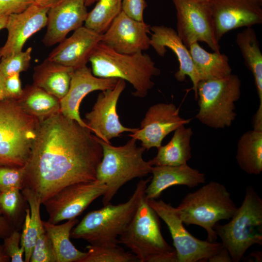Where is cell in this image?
Returning a JSON list of instances; mask_svg holds the SVG:
<instances>
[{
	"instance_id": "bcb514c9",
	"label": "cell",
	"mask_w": 262,
	"mask_h": 262,
	"mask_svg": "<svg viewBox=\"0 0 262 262\" xmlns=\"http://www.w3.org/2000/svg\"><path fill=\"white\" fill-rule=\"evenodd\" d=\"M8 16L0 15V30L5 28Z\"/></svg>"
},
{
	"instance_id": "74e56055",
	"label": "cell",
	"mask_w": 262,
	"mask_h": 262,
	"mask_svg": "<svg viewBox=\"0 0 262 262\" xmlns=\"http://www.w3.org/2000/svg\"><path fill=\"white\" fill-rule=\"evenodd\" d=\"M147 6L145 0H122V10L137 21H144V12Z\"/></svg>"
},
{
	"instance_id": "cb8c5ba5",
	"label": "cell",
	"mask_w": 262,
	"mask_h": 262,
	"mask_svg": "<svg viewBox=\"0 0 262 262\" xmlns=\"http://www.w3.org/2000/svg\"><path fill=\"white\" fill-rule=\"evenodd\" d=\"M169 142L158 148L157 155L148 161L152 166H176L185 164L191 158L192 128L181 125L175 130Z\"/></svg>"
},
{
	"instance_id": "603a6c76",
	"label": "cell",
	"mask_w": 262,
	"mask_h": 262,
	"mask_svg": "<svg viewBox=\"0 0 262 262\" xmlns=\"http://www.w3.org/2000/svg\"><path fill=\"white\" fill-rule=\"evenodd\" d=\"M74 69L47 58L34 67L33 84L60 100L68 92Z\"/></svg>"
},
{
	"instance_id": "60d3db41",
	"label": "cell",
	"mask_w": 262,
	"mask_h": 262,
	"mask_svg": "<svg viewBox=\"0 0 262 262\" xmlns=\"http://www.w3.org/2000/svg\"><path fill=\"white\" fill-rule=\"evenodd\" d=\"M14 230L13 225L3 215H0V239H4Z\"/></svg>"
},
{
	"instance_id": "52a82bcc",
	"label": "cell",
	"mask_w": 262,
	"mask_h": 262,
	"mask_svg": "<svg viewBox=\"0 0 262 262\" xmlns=\"http://www.w3.org/2000/svg\"><path fill=\"white\" fill-rule=\"evenodd\" d=\"M39 121L26 114L16 99L0 100V165H25Z\"/></svg>"
},
{
	"instance_id": "f35d334b",
	"label": "cell",
	"mask_w": 262,
	"mask_h": 262,
	"mask_svg": "<svg viewBox=\"0 0 262 262\" xmlns=\"http://www.w3.org/2000/svg\"><path fill=\"white\" fill-rule=\"evenodd\" d=\"M33 3L32 0H0V15L9 16L20 13Z\"/></svg>"
},
{
	"instance_id": "4316f807",
	"label": "cell",
	"mask_w": 262,
	"mask_h": 262,
	"mask_svg": "<svg viewBox=\"0 0 262 262\" xmlns=\"http://www.w3.org/2000/svg\"><path fill=\"white\" fill-rule=\"evenodd\" d=\"M189 50L201 80L222 78L231 74L229 58L225 54L209 52L197 42L192 43Z\"/></svg>"
},
{
	"instance_id": "e575fe53",
	"label": "cell",
	"mask_w": 262,
	"mask_h": 262,
	"mask_svg": "<svg viewBox=\"0 0 262 262\" xmlns=\"http://www.w3.org/2000/svg\"><path fill=\"white\" fill-rule=\"evenodd\" d=\"M30 262H56L52 244L42 223L39 228Z\"/></svg>"
},
{
	"instance_id": "b9f144b4",
	"label": "cell",
	"mask_w": 262,
	"mask_h": 262,
	"mask_svg": "<svg viewBox=\"0 0 262 262\" xmlns=\"http://www.w3.org/2000/svg\"><path fill=\"white\" fill-rule=\"evenodd\" d=\"M208 261L210 262H231L232 260L228 251L223 246L221 250L211 257Z\"/></svg>"
},
{
	"instance_id": "8d00e7d4",
	"label": "cell",
	"mask_w": 262,
	"mask_h": 262,
	"mask_svg": "<svg viewBox=\"0 0 262 262\" xmlns=\"http://www.w3.org/2000/svg\"><path fill=\"white\" fill-rule=\"evenodd\" d=\"M20 238L21 233L14 229L3 239V249L12 262H24L23 258L24 248L20 246Z\"/></svg>"
},
{
	"instance_id": "f546056e",
	"label": "cell",
	"mask_w": 262,
	"mask_h": 262,
	"mask_svg": "<svg viewBox=\"0 0 262 262\" xmlns=\"http://www.w3.org/2000/svg\"><path fill=\"white\" fill-rule=\"evenodd\" d=\"M21 193L30 208L26 211L23 228L21 233L20 246L24 248V261L29 262L39 228L42 223L40 216L42 203L39 198L30 189L23 188Z\"/></svg>"
},
{
	"instance_id": "30bf717a",
	"label": "cell",
	"mask_w": 262,
	"mask_h": 262,
	"mask_svg": "<svg viewBox=\"0 0 262 262\" xmlns=\"http://www.w3.org/2000/svg\"><path fill=\"white\" fill-rule=\"evenodd\" d=\"M167 226L176 251L178 262H206L223 248L221 243L199 240L183 226L175 207L163 200H146Z\"/></svg>"
},
{
	"instance_id": "2e32d148",
	"label": "cell",
	"mask_w": 262,
	"mask_h": 262,
	"mask_svg": "<svg viewBox=\"0 0 262 262\" xmlns=\"http://www.w3.org/2000/svg\"><path fill=\"white\" fill-rule=\"evenodd\" d=\"M151 26L137 21L122 10L101 35L100 42L121 54H132L150 47Z\"/></svg>"
},
{
	"instance_id": "c3c4849f",
	"label": "cell",
	"mask_w": 262,
	"mask_h": 262,
	"mask_svg": "<svg viewBox=\"0 0 262 262\" xmlns=\"http://www.w3.org/2000/svg\"><path fill=\"white\" fill-rule=\"evenodd\" d=\"M0 215H2V213H1V211L0 206Z\"/></svg>"
},
{
	"instance_id": "ee69618b",
	"label": "cell",
	"mask_w": 262,
	"mask_h": 262,
	"mask_svg": "<svg viewBox=\"0 0 262 262\" xmlns=\"http://www.w3.org/2000/svg\"><path fill=\"white\" fill-rule=\"evenodd\" d=\"M1 56L0 55V60ZM5 78L3 76L0 71V100L6 98V95L4 88Z\"/></svg>"
},
{
	"instance_id": "7c38bea8",
	"label": "cell",
	"mask_w": 262,
	"mask_h": 262,
	"mask_svg": "<svg viewBox=\"0 0 262 262\" xmlns=\"http://www.w3.org/2000/svg\"><path fill=\"white\" fill-rule=\"evenodd\" d=\"M107 186L98 180L68 185L51 196L42 204L49 216L48 221L58 224L76 218L95 199L102 196Z\"/></svg>"
},
{
	"instance_id": "4dcf8cb0",
	"label": "cell",
	"mask_w": 262,
	"mask_h": 262,
	"mask_svg": "<svg viewBox=\"0 0 262 262\" xmlns=\"http://www.w3.org/2000/svg\"><path fill=\"white\" fill-rule=\"evenodd\" d=\"M122 0H98L88 13L84 26L103 34L122 11Z\"/></svg>"
},
{
	"instance_id": "ac0fdd59",
	"label": "cell",
	"mask_w": 262,
	"mask_h": 262,
	"mask_svg": "<svg viewBox=\"0 0 262 262\" xmlns=\"http://www.w3.org/2000/svg\"><path fill=\"white\" fill-rule=\"evenodd\" d=\"M88 13L84 0H61L48 10L42 42L48 47L61 42L69 32L83 26Z\"/></svg>"
},
{
	"instance_id": "4fadbf2b",
	"label": "cell",
	"mask_w": 262,
	"mask_h": 262,
	"mask_svg": "<svg viewBox=\"0 0 262 262\" xmlns=\"http://www.w3.org/2000/svg\"><path fill=\"white\" fill-rule=\"evenodd\" d=\"M206 2L218 41L230 31L262 23V0H207Z\"/></svg>"
},
{
	"instance_id": "7402d4cb",
	"label": "cell",
	"mask_w": 262,
	"mask_h": 262,
	"mask_svg": "<svg viewBox=\"0 0 262 262\" xmlns=\"http://www.w3.org/2000/svg\"><path fill=\"white\" fill-rule=\"evenodd\" d=\"M152 177L145 190V199H156L169 187L176 185L194 188L204 183L205 175L193 168L187 164L176 166H154L151 168Z\"/></svg>"
},
{
	"instance_id": "d590c367",
	"label": "cell",
	"mask_w": 262,
	"mask_h": 262,
	"mask_svg": "<svg viewBox=\"0 0 262 262\" xmlns=\"http://www.w3.org/2000/svg\"><path fill=\"white\" fill-rule=\"evenodd\" d=\"M25 174L24 166L0 165V192L12 189L22 190Z\"/></svg>"
},
{
	"instance_id": "e0dca14e",
	"label": "cell",
	"mask_w": 262,
	"mask_h": 262,
	"mask_svg": "<svg viewBox=\"0 0 262 262\" xmlns=\"http://www.w3.org/2000/svg\"><path fill=\"white\" fill-rule=\"evenodd\" d=\"M118 79L97 77L93 75L91 68L86 66L74 69L68 92L60 100L61 113L65 116L88 127L80 115L79 108L82 100L93 91L114 88Z\"/></svg>"
},
{
	"instance_id": "5bb4252c",
	"label": "cell",
	"mask_w": 262,
	"mask_h": 262,
	"mask_svg": "<svg viewBox=\"0 0 262 262\" xmlns=\"http://www.w3.org/2000/svg\"><path fill=\"white\" fill-rule=\"evenodd\" d=\"M126 87V81L118 79L113 89L102 91L92 110L85 114L84 121L91 132L102 141L119 137L125 132L133 133L137 128L124 126L120 121L116 107L118 99Z\"/></svg>"
},
{
	"instance_id": "6da1fadb",
	"label": "cell",
	"mask_w": 262,
	"mask_h": 262,
	"mask_svg": "<svg viewBox=\"0 0 262 262\" xmlns=\"http://www.w3.org/2000/svg\"><path fill=\"white\" fill-rule=\"evenodd\" d=\"M102 157L99 138L88 127L58 112L39 121L24 165L23 188L43 204L68 185L96 180Z\"/></svg>"
},
{
	"instance_id": "5b68a950",
	"label": "cell",
	"mask_w": 262,
	"mask_h": 262,
	"mask_svg": "<svg viewBox=\"0 0 262 262\" xmlns=\"http://www.w3.org/2000/svg\"><path fill=\"white\" fill-rule=\"evenodd\" d=\"M99 141L102 147V157L97 168L96 179L107 186L102 200L105 205L110 203L125 184L151 173L152 166L143 159L146 148L138 147L137 140L134 138L131 137L125 145L118 147L99 138Z\"/></svg>"
},
{
	"instance_id": "d4e9b609",
	"label": "cell",
	"mask_w": 262,
	"mask_h": 262,
	"mask_svg": "<svg viewBox=\"0 0 262 262\" xmlns=\"http://www.w3.org/2000/svg\"><path fill=\"white\" fill-rule=\"evenodd\" d=\"M79 222L76 218L60 224L42 221V224L52 244L56 262H80L86 252L78 250L71 243L70 237L73 228Z\"/></svg>"
},
{
	"instance_id": "484cf974",
	"label": "cell",
	"mask_w": 262,
	"mask_h": 262,
	"mask_svg": "<svg viewBox=\"0 0 262 262\" xmlns=\"http://www.w3.org/2000/svg\"><path fill=\"white\" fill-rule=\"evenodd\" d=\"M236 43L242 55L245 64L251 72L262 109V53L254 29L246 27L236 35Z\"/></svg>"
},
{
	"instance_id": "3957f363",
	"label": "cell",
	"mask_w": 262,
	"mask_h": 262,
	"mask_svg": "<svg viewBox=\"0 0 262 262\" xmlns=\"http://www.w3.org/2000/svg\"><path fill=\"white\" fill-rule=\"evenodd\" d=\"M89 62L93 75L102 78H117L132 85L135 97H146L154 86L152 79L160 69L143 51L132 54L119 53L102 44L97 46Z\"/></svg>"
},
{
	"instance_id": "7dc6e473",
	"label": "cell",
	"mask_w": 262,
	"mask_h": 262,
	"mask_svg": "<svg viewBox=\"0 0 262 262\" xmlns=\"http://www.w3.org/2000/svg\"><path fill=\"white\" fill-rule=\"evenodd\" d=\"M98 0H84L86 6H90Z\"/></svg>"
},
{
	"instance_id": "8992f818",
	"label": "cell",
	"mask_w": 262,
	"mask_h": 262,
	"mask_svg": "<svg viewBox=\"0 0 262 262\" xmlns=\"http://www.w3.org/2000/svg\"><path fill=\"white\" fill-rule=\"evenodd\" d=\"M118 240L140 262H178L175 248L162 234L159 216L145 197Z\"/></svg>"
},
{
	"instance_id": "ba28073f",
	"label": "cell",
	"mask_w": 262,
	"mask_h": 262,
	"mask_svg": "<svg viewBox=\"0 0 262 262\" xmlns=\"http://www.w3.org/2000/svg\"><path fill=\"white\" fill-rule=\"evenodd\" d=\"M230 220L216 224L214 229L232 262H238L251 246L262 245V199L253 186L247 187L241 205Z\"/></svg>"
},
{
	"instance_id": "8fae6325",
	"label": "cell",
	"mask_w": 262,
	"mask_h": 262,
	"mask_svg": "<svg viewBox=\"0 0 262 262\" xmlns=\"http://www.w3.org/2000/svg\"><path fill=\"white\" fill-rule=\"evenodd\" d=\"M176 10L177 32L189 49L195 42H204L213 52L220 53L211 16L206 1L172 0Z\"/></svg>"
},
{
	"instance_id": "7a4b0ae2",
	"label": "cell",
	"mask_w": 262,
	"mask_h": 262,
	"mask_svg": "<svg viewBox=\"0 0 262 262\" xmlns=\"http://www.w3.org/2000/svg\"><path fill=\"white\" fill-rule=\"evenodd\" d=\"M151 179L140 180L126 202L117 205L109 203L88 213L73 228L70 237L84 240L92 245L118 246V238L144 198L145 190Z\"/></svg>"
},
{
	"instance_id": "1f68e13d",
	"label": "cell",
	"mask_w": 262,
	"mask_h": 262,
	"mask_svg": "<svg viewBox=\"0 0 262 262\" xmlns=\"http://www.w3.org/2000/svg\"><path fill=\"white\" fill-rule=\"evenodd\" d=\"M85 256L80 262H131L137 261L135 255L117 246L89 245Z\"/></svg>"
},
{
	"instance_id": "f1b7e54d",
	"label": "cell",
	"mask_w": 262,
	"mask_h": 262,
	"mask_svg": "<svg viewBox=\"0 0 262 262\" xmlns=\"http://www.w3.org/2000/svg\"><path fill=\"white\" fill-rule=\"evenodd\" d=\"M236 160L239 167L249 175L262 172V131L253 129L241 135L237 146Z\"/></svg>"
},
{
	"instance_id": "83f0119b",
	"label": "cell",
	"mask_w": 262,
	"mask_h": 262,
	"mask_svg": "<svg viewBox=\"0 0 262 262\" xmlns=\"http://www.w3.org/2000/svg\"><path fill=\"white\" fill-rule=\"evenodd\" d=\"M16 100L26 114L39 120L60 112V99L33 84L27 85Z\"/></svg>"
},
{
	"instance_id": "9a60e30c",
	"label": "cell",
	"mask_w": 262,
	"mask_h": 262,
	"mask_svg": "<svg viewBox=\"0 0 262 262\" xmlns=\"http://www.w3.org/2000/svg\"><path fill=\"white\" fill-rule=\"evenodd\" d=\"M191 121L180 117L179 108L173 103H157L149 108L140 127L129 136L140 141L147 150L152 147L158 149L165 136Z\"/></svg>"
},
{
	"instance_id": "681fc988",
	"label": "cell",
	"mask_w": 262,
	"mask_h": 262,
	"mask_svg": "<svg viewBox=\"0 0 262 262\" xmlns=\"http://www.w3.org/2000/svg\"><path fill=\"white\" fill-rule=\"evenodd\" d=\"M198 0L202 1H206L207 0Z\"/></svg>"
},
{
	"instance_id": "d6a6232c",
	"label": "cell",
	"mask_w": 262,
	"mask_h": 262,
	"mask_svg": "<svg viewBox=\"0 0 262 262\" xmlns=\"http://www.w3.org/2000/svg\"><path fill=\"white\" fill-rule=\"evenodd\" d=\"M32 48L25 51L1 56L0 71L4 78L16 73L26 71L29 68L31 60Z\"/></svg>"
},
{
	"instance_id": "836d02e7",
	"label": "cell",
	"mask_w": 262,
	"mask_h": 262,
	"mask_svg": "<svg viewBox=\"0 0 262 262\" xmlns=\"http://www.w3.org/2000/svg\"><path fill=\"white\" fill-rule=\"evenodd\" d=\"M20 189H12L0 192V206L2 215L12 225L22 208L24 196Z\"/></svg>"
},
{
	"instance_id": "9c48e42d",
	"label": "cell",
	"mask_w": 262,
	"mask_h": 262,
	"mask_svg": "<svg viewBox=\"0 0 262 262\" xmlns=\"http://www.w3.org/2000/svg\"><path fill=\"white\" fill-rule=\"evenodd\" d=\"M241 87L240 79L232 74L222 78L200 81L196 99L199 106L197 119L213 129L230 126L237 115L235 102L240 98Z\"/></svg>"
},
{
	"instance_id": "277c9868",
	"label": "cell",
	"mask_w": 262,
	"mask_h": 262,
	"mask_svg": "<svg viewBox=\"0 0 262 262\" xmlns=\"http://www.w3.org/2000/svg\"><path fill=\"white\" fill-rule=\"evenodd\" d=\"M175 209L183 224L203 228L207 241L213 242L217 239L215 225L221 220L230 219L237 207L226 187L212 181L188 193Z\"/></svg>"
},
{
	"instance_id": "ffe728a7",
	"label": "cell",
	"mask_w": 262,
	"mask_h": 262,
	"mask_svg": "<svg viewBox=\"0 0 262 262\" xmlns=\"http://www.w3.org/2000/svg\"><path fill=\"white\" fill-rule=\"evenodd\" d=\"M49 9L33 3L20 13L9 15L5 27L7 38L0 48V55L4 56L22 51L27 40L46 26Z\"/></svg>"
},
{
	"instance_id": "ab89813d",
	"label": "cell",
	"mask_w": 262,
	"mask_h": 262,
	"mask_svg": "<svg viewBox=\"0 0 262 262\" xmlns=\"http://www.w3.org/2000/svg\"><path fill=\"white\" fill-rule=\"evenodd\" d=\"M4 88L6 98L17 99L22 95V88L19 73H16L5 78Z\"/></svg>"
},
{
	"instance_id": "d6986e66",
	"label": "cell",
	"mask_w": 262,
	"mask_h": 262,
	"mask_svg": "<svg viewBox=\"0 0 262 262\" xmlns=\"http://www.w3.org/2000/svg\"><path fill=\"white\" fill-rule=\"evenodd\" d=\"M150 46L160 56L164 57L171 49L179 63L178 70L174 77L179 82H183L188 76L193 83L196 100L197 87L200 78L196 69L189 49L183 44L177 32L173 28L164 25H154L150 27Z\"/></svg>"
},
{
	"instance_id": "7bdbcfd3",
	"label": "cell",
	"mask_w": 262,
	"mask_h": 262,
	"mask_svg": "<svg viewBox=\"0 0 262 262\" xmlns=\"http://www.w3.org/2000/svg\"><path fill=\"white\" fill-rule=\"evenodd\" d=\"M34 4L44 8H49L61 0H32Z\"/></svg>"
},
{
	"instance_id": "44dd1931",
	"label": "cell",
	"mask_w": 262,
	"mask_h": 262,
	"mask_svg": "<svg viewBox=\"0 0 262 262\" xmlns=\"http://www.w3.org/2000/svg\"><path fill=\"white\" fill-rule=\"evenodd\" d=\"M101 35L82 26L74 31L70 37L59 43L47 58L73 69L86 66L100 42Z\"/></svg>"
},
{
	"instance_id": "f6af8a7d",
	"label": "cell",
	"mask_w": 262,
	"mask_h": 262,
	"mask_svg": "<svg viewBox=\"0 0 262 262\" xmlns=\"http://www.w3.org/2000/svg\"><path fill=\"white\" fill-rule=\"evenodd\" d=\"M10 261V259L4 251L2 245L0 244V262H8Z\"/></svg>"
}]
</instances>
